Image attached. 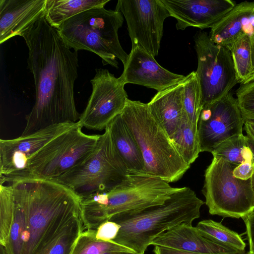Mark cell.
Returning a JSON list of instances; mask_svg holds the SVG:
<instances>
[{
    "label": "cell",
    "instance_id": "2e32d148",
    "mask_svg": "<svg viewBox=\"0 0 254 254\" xmlns=\"http://www.w3.org/2000/svg\"><path fill=\"white\" fill-rule=\"evenodd\" d=\"M185 77L165 69L152 55L136 47L128 55L119 78L125 85L137 84L159 92L180 83Z\"/></svg>",
    "mask_w": 254,
    "mask_h": 254
},
{
    "label": "cell",
    "instance_id": "7402d4cb",
    "mask_svg": "<svg viewBox=\"0 0 254 254\" xmlns=\"http://www.w3.org/2000/svg\"><path fill=\"white\" fill-rule=\"evenodd\" d=\"M110 0H46L44 16L49 24L58 29L67 20L84 11L104 7Z\"/></svg>",
    "mask_w": 254,
    "mask_h": 254
},
{
    "label": "cell",
    "instance_id": "7a4b0ae2",
    "mask_svg": "<svg viewBox=\"0 0 254 254\" xmlns=\"http://www.w3.org/2000/svg\"><path fill=\"white\" fill-rule=\"evenodd\" d=\"M7 183L25 212L26 237L22 254H41L71 220L81 216V198L61 184L30 178Z\"/></svg>",
    "mask_w": 254,
    "mask_h": 254
},
{
    "label": "cell",
    "instance_id": "277c9868",
    "mask_svg": "<svg viewBox=\"0 0 254 254\" xmlns=\"http://www.w3.org/2000/svg\"><path fill=\"white\" fill-rule=\"evenodd\" d=\"M180 190L155 176L129 172L127 178L113 189L81 199L83 229L95 231L116 214L163 204Z\"/></svg>",
    "mask_w": 254,
    "mask_h": 254
},
{
    "label": "cell",
    "instance_id": "ac0fdd59",
    "mask_svg": "<svg viewBox=\"0 0 254 254\" xmlns=\"http://www.w3.org/2000/svg\"><path fill=\"white\" fill-rule=\"evenodd\" d=\"M46 0H0V44L21 35L44 15Z\"/></svg>",
    "mask_w": 254,
    "mask_h": 254
},
{
    "label": "cell",
    "instance_id": "ba28073f",
    "mask_svg": "<svg viewBox=\"0 0 254 254\" xmlns=\"http://www.w3.org/2000/svg\"><path fill=\"white\" fill-rule=\"evenodd\" d=\"M237 166L213 156L205 171L202 190L210 214L243 218L254 210L251 179L235 177L233 171Z\"/></svg>",
    "mask_w": 254,
    "mask_h": 254
},
{
    "label": "cell",
    "instance_id": "7bdbcfd3",
    "mask_svg": "<svg viewBox=\"0 0 254 254\" xmlns=\"http://www.w3.org/2000/svg\"><path fill=\"white\" fill-rule=\"evenodd\" d=\"M253 15L254 16V11H253Z\"/></svg>",
    "mask_w": 254,
    "mask_h": 254
},
{
    "label": "cell",
    "instance_id": "7c38bea8",
    "mask_svg": "<svg viewBox=\"0 0 254 254\" xmlns=\"http://www.w3.org/2000/svg\"><path fill=\"white\" fill-rule=\"evenodd\" d=\"M90 80L91 94L78 122L89 129L105 130L124 109L127 95L125 84L107 69L96 68Z\"/></svg>",
    "mask_w": 254,
    "mask_h": 254
},
{
    "label": "cell",
    "instance_id": "3957f363",
    "mask_svg": "<svg viewBox=\"0 0 254 254\" xmlns=\"http://www.w3.org/2000/svg\"><path fill=\"white\" fill-rule=\"evenodd\" d=\"M204 202L189 187H182L162 204L116 214L109 220L120 225L113 241L138 254H144L152 242L182 223L192 224L200 217Z\"/></svg>",
    "mask_w": 254,
    "mask_h": 254
},
{
    "label": "cell",
    "instance_id": "4dcf8cb0",
    "mask_svg": "<svg viewBox=\"0 0 254 254\" xmlns=\"http://www.w3.org/2000/svg\"><path fill=\"white\" fill-rule=\"evenodd\" d=\"M236 96L244 119L254 120V78L241 84L237 90Z\"/></svg>",
    "mask_w": 254,
    "mask_h": 254
},
{
    "label": "cell",
    "instance_id": "d4e9b609",
    "mask_svg": "<svg viewBox=\"0 0 254 254\" xmlns=\"http://www.w3.org/2000/svg\"><path fill=\"white\" fill-rule=\"evenodd\" d=\"M227 47L231 51L239 82L251 80L254 71L250 35L244 34Z\"/></svg>",
    "mask_w": 254,
    "mask_h": 254
},
{
    "label": "cell",
    "instance_id": "44dd1931",
    "mask_svg": "<svg viewBox=\"0 0 254 254\" xmlns=\"http://www.w3.org/2000/svg\"><path fill=\"white\" fill-rule=\"evenodd\" d=\"M107 127L113 144L128 171L145 173L140 148L121 115L116 117Z\"/></svg>",
    "mask_w": 254,
    "mask_h": 254
},
{
    "label": "cell",
    "instance_id": "8992f818",
    "mask_svg": "<svg viewBox=\"0 0 254 254\" xmlns=\"http://www.w3.org/2000/svg\"><path fill=\"white\" fill-rule=\"evenodd\" d=\"M123 22L121 12L97 7L68 19L57 31L70 49L94 53L101 58L104 65L118 68L116 59L125 64L128 57L118 37Z\"/></svg>",
    "mask_w": 254,
    "mask_h": 254
},
{
    "label": "cell",
    "instance_id": "8fae6325",
    "mask_svg": "<svg viewBox=\"0 0 254 254\" xmlns=\"http://www.w3.org/2000/svg\"><path fill=\"white\" fill-rule=\"evenodd\" d=\"M125 17L131 49L157 56L165 19L170 13L160 0H119L115 9Z\"/></svg>",
    "mask_w": 254,
    "mask_h": 254
},
{
    "label": "cell",
    "instance_id": "30bf717a",
    "mask_svg": "<svg viewBox=\"0 0 254 254\" xmlns=\"http://www.w3.org/2000/svg\"><path fill=\"white\" fill-rule=\"evenodd\" d=\"M194 41L198 61L195 72L202 109L223 98L239 81L227 46L214 43L207 33L202 31L195 34Z\"/></svg>",
    "mask_w": 254,
    "mask_h": 254
},
{
    "label": "cell",
    "instance_id": "9a60e30c",
    "mask_svg": "<svg viewBox=\"0 0 254 254\" xmlns=\"http://www.w3.org/2000/svg\"><path fill=\"white\" fill-rule=\"evenodd\" d=\"M177 20V30L212 28L236 5L231 0H160Z\"/></svg>",
    "mask_w": 254,
    "mask_h": 254
},
{
    "label": "cell",
    "instance_id": "cb8c5ba5",
    "mask_svg": "<svg viewBox=\"0 0 254 254\" xmlns=\"http://www.w3.org/2000/svg\"><path fill=\"white\" fill-rule=\"evenodd\" d=\"M211 153L237 166L245 162L254 163L249 137L243 133L224 141Z\"/></svg>",
    "mask_w": 254,
    "mask_h": 254
},
{
    "label": "cell",
    "instance_id": "6da1fadb",
    "mask_svg": "<svg viewBox=\"0 0 254 254\" xmlns=\"http://www.w3.org/2000/svg\"><path fill=\"white\" fill-rule=\"evenodd\" d=\"M28 49V68L33 74L35 98L26 115L21 134L56 125L76 123L74 86L77 78L78 51H71L44 15L21 35Z\"/></svg>",
    "mask_w": 254,
    "mask_h": 254
},
{
    "label": "cell",
    "instance_id": "f1b7e54d",
    "mask_svg": "<svg viewBox=\"0 0 254 254\" xmlns=\"http://www.w3.org/2000/svg\"><path fill=\"white\" fill-rule=\"evenodd\" d=\"M14 195L9 183H0V244L5 246L7 242L13 220Z\"/></svg>",
    "mask_w": 254,
    "mask_h": 254
},
{
    "label": "cell",
    "instance_id": "f546056e",
    "mask_svg": "<svg viewBox=\"0 0 254 254\" xmlns=\"http://www.w3.org/2000/svg\"><path fill=\"white\" fill-rule=\"evenodd\" d=\"M196 227L218 240L245 251L246 245L241 235L223 225L221 223L211 219L199 222Z\"/></svg>",
    "mask_w": 254,
    "mask_h": 254
},
{
    "label": "cell",
    "instance_id": "836d02e7",
    "mask_svg": "<svg viewBox=\"0 0 254 254\" xmlns=\"http://www.w3.org/2000/svg\"><path fill=\"white\" fill-rule=\"evenodd\" d=\"M242 219L246 226L249 252H254V210Z\"/></svg>",
    "mask_w": 254,
    "mask_h": 254
},
{
    "label": "cell",
    "instance_id": "9c48e42d",
    "mask_svg": "<svg viewBox=\"0 0 254 254\" xmlns=\"http://www.w3.org/2000/svg\"><path fill=\"white\" fill-rule=\"evenodd\" d=\"M129 173L113 144L107 127L92 155L80 166L53 181L65 186L82 199L113 189Z\"/></svg>",
    "mask_w": 254,
    "mask_h": 254
},
{
    "label": "cell",
    "instance_id": "5b68a950",
    "mask_svg": "<svg viewBox=\"0 0 254 254\" xmlns=\"http://www.w3.org/2000/svg\"><path fill=\"white\" fill-rule=\"evenodd\" d=\"M120 115L140 148L145 173L169 183L179 180L190 166L179 155L147 103L128 99Z\"/></svg>",
    "mask_w": 254,
    "mask_h": 254
},
{
    "label": "cell",
    "instance_id": "52a82bcc",
    "mask_svg": "<svg viewBox=\"0 0 254 254\" xmlns=\"http://www.w3.org/2000/svg\"><path fill=\"white\" fill-rule=\"evenodd\" d=\"M82 127L77 122L54 137L29 159L25 170L16 179L55 181L82 164L94 152L100 137L84 133Z\"/></svg>",
    "mask_w": 254,
    "mask_h": 254
},
{
    "label": "cell",
    "instance_id": "e575fe53",
    "mask_svg": "<svg viewBox=\"0 0 254 254\" xmlns=\"http://www.w3.org/2000/svg\"><path fill=\"white\" fill-rule=\"evenodd\" d=\"M153 252L154 254H204L178 250L158 246H154ZM241 254H249V253L245 252Z\"/></svg>",
    "mask_w": 254,
    "mask_h": 254
},
{
    "label": "cell",
    "instance_id": "83f0119b",
    "mask_svg": "<svg viewBox=\"0 0 254 254\" xmlns=\"http://www.w3.org/2000/svg\"><path fill=\"white\" fill-rule=\"evenodd\" d=\"M182 82L183 105L187 118L193 126L197 127L201 107L200 91L195 71L186 75Z\"/></svg>",
    "mask_w": 254,
    "mask_h": 254
},
{
    "label": "cell",
    "instance_id": "484cf974",
    "mask_svg": "<svg viewBox=\"0 0 254 254\" xmlns=\"http://www.w3.org/2000/svg\"><path fill=\"white\" fill-rule=\"evenodd\" d=\"M83 229L81 216L71 220L41 254H72Z\"/></svg>",
    "mask_w": 254,
    "mask_h": 254
},
{
    "label": "cell",
    "instance_id": "ffe728a7",
    "mask_svg": "<svg viewBox=\"0 0 254 254\" xmlns=\"http://www.w3.org/2000/svg\"><path fill=\"white\" fill-rule=\"evenodd\" d=\"M182 81L158 92L147 103L151 113L170 139L183 120L187 118L183 105Z\"/></svg>",
    "mask_w": 254,
    "mask_h": 254
},
{
    "label": "cell",
    "instance_id": "d590c367",
    "mask_svg": "<svg viewBox=\"0 0 254 254\" xmlns=\"http://www.w3.org/2000/svg\"><path fill=\"white\" fill-rule=\"evenodd\" d=\"M244 125L247 135L254 140V120L245 119Z\"/></svg>",
    "mask_w": 254,
    "mask_h": 254
},
{
    "label": "cell",
    "instance_id": "74e56055",
    "mask_svg": "<svg viewBox=\"0 0 254 254\" xmlns=\"http://www.w3.org/2000/svg\"><path fill=\"white\" fill-rule=\"evenodd\" d=\"M114 254H138L135 252H115Z\"/></svg>",
    "mask_w": 254,
    "mask_h": 254
},
{
    "label": "cell",
    "instance_id": "f35d334b",
    "mask_svg": "<svg viewBox=\"0 0 254 254\" xmlns=\"http://www.w3.org/2000/svg\"><path fill=\"white\" fill-rule=\"evenodd\" d=\"M0 254H8L5 247L2 245H0Z\"/></svg>",
    "mask_w": 254,
    "mask_h": 254
},
{
    "label": "cell",
    "instance_id": "4316f807",
    "mask_svg": "<svg viewBox=\"0 0 254 254\" xmlns=\"http://www.w3.org/2000/svg\"><path fill=\"white\" fill-rule=\"evenodd\" d=\"M108 252H135L114 241L97 240L94 231L83 229L72 254H104Z\"/></svg>",
    "mask_w": 254,
    "mask_h": 254
},
{
    "label": "cell",
    "instance_id": "5bb4252c",
    "mask_svg": "<svg viewBox=\"0 0 254 254\" xmlns=\"http://www.w3.org/2000/svg\"><path fill=\"white\" fill-rule=\"evenodd\" d=\"M75 123L52 126L33 133L11 139L0 140V182L19 177L29 159L54 137Z\"/></svg>",
    "mask_w": 254,
    "mask_h": 254
},
{
    "label": "cell",
    "instance_id": "4fadbf2b",
    "mask_svg": "<svg viewBox=\"0 0 254 254\" xmlns=\"http://www.w3.org/2000/svg\"><path fill=\"white\" fill-rule=\"evenodd\" d=\"M244 120L237 99L230 92L204 107L197 124L200 151L212 153L224 141L242 134Z\"/></svg>",
    "mask_w": 254,
    "mask_h": 254
},
{
    "label": "cell",
    "instance_id": "603a6c76",
    "mask_svg": "<svg viewBox=\"0 0 254 254\" xmlns=\"http://www.w3.org/2000/svg\"><path fill=\"white\" fill-rule=\"evenodd\" d=\"M171 140L182 158L190 166L201 152L197 127L193 126L187 118L183 120Z\"/></svg>",
    "mask_w": 254,
    "mask_h": 254
},
{
    "label": "cell",
    "instance_id": "60d3db41",
    "mask_svg": "<svg viewBox=\"0 0 254 254\" xmlns=\"http://www.w3.org/2000/svg\"><path fill=\"white\" fill-rule=\"evenodd\" d=\"M115 252H108L104 253V254H114Z\"/></svg>",
    "mask_w": 254,
    "mask_h": 254
},
{
    "label": "cell",
    "instance_id": "e0dca14e",
    "mask_svg": "<svg viewBox=\"0 0 254 254\" xmlns=\"http://www.w3.org/2000/svg\"><path fill=\"white\" fill-rule=\"evenodd\" d=\"M151 245L204 254H241L246 252L220 242L192 224L185 223L163 233Z\"/></svg>",
    "mask_w": 254,
    "mask_h": 254
},
{
    "label": "cell",
    "instance_id": "ab89813d",
    "mask_svg": "<svg viewBox=\"0 0 254 254\" xmlns=\"http://www.w3.org/2000/svg\"><path fill=\"white\" fill-rule=\"evenodd\" d=\"M251 182H252V189L254 193V174L251 178Z\"/></svg>",
    "mask_w": 254,
    "mask_h": 254
},
{
    "label": "cell",
    "instance_id": "b9f144b4",
    "mask_svg": "<svg viewBox=\"0 0 254 254\" xmlns=\"http://www.w3.org/2000/svg\"><path fill=\"white\" fill-rule=\"evenodd\" d=\"M249 254H254V252H248Z\"/></svg>",
    "mask_w": 254,
    "mask_h": 254
},
{
    "label": "cell",
    "instance_id": "d6a6232c",
    "mask_svg": "<svg viewBox=\"0 0 254 254\" xmlns=\"http://www.w3.org/2000/svg\"><path fill=\"white\" fill-rule=\"evenodd\" d=\"M254 173V163L245 162L237 166L233 171V175L236 178L247 180L251 179Z\"/></svg>",
    "mask_w": 254,
    "mask_h": 254
},
{
    "label": "cell",
    "instance_id": "d6986e66",
    "mask_svg": "<svg viewBox=\"0 0 254 254\" xmlns=\"http://www.w3.org/2000/svg\"><path fill=\"white\" fill-rule=\"evenodd\" d=\"M254 1H245L235 7L211 28L209 37L214 43L227 46L244 34L254 31Z\"/></svg>",
    "mask_w": 254,
    "mask_h": 254
},
{
    "label": "cell",
    "instance_id": "8d00e7d4",
    "mask_svg": "<svg viewBox=\"0 0 254 254\" xmlns=\"http://www.w3.org/2000/svg\"><path fill=\"white\" fill-rule=\"evenodd\" d=\"M251 39V48H252V64L253 67L254 74L253 76L252 77V79L254 78V31L252 33V34L250 36Z\"/></svg>",
    "mask_w": 254,
    "mask_h": 254
},
{
    "label": "cell",
    "instance_id": "1f68e13d",
    "mask_svg": "<svg viewBox=\"0 0 254 254\" xmlns=\"http://www.w3.org/2000/svg\"><path fill=\"white\" fill-rule=\"evenodd\" d=\"M120 227V225L115 222L106 221L95 230V237L97 240L104 241H113L117 237Z\"/></svg>",
    "mask_w": 254,
    "mask_h": 254
}]
</instances>
